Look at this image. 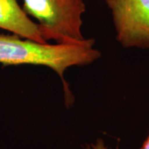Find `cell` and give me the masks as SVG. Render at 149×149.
Wrapping results in <instances>:
<instances>
[{
    "label": "cell",
    "mask_w": 149,
    "mask_h": 149,
    "mask_svg": "<svg viewBox=\"0 0 149 149\" xmlns=\"http://www.w3.org/2000/svg\"><path fill=\"white\" fill-rule=\"evenodd\" d=\"M22 38L15 34H0V63L3 65H46L64 80V73L68 67L89 65L100 56V52L93 47L95 41L91 39L80 44L52 45Z\"/></svg>",
    "instance_id": "6da1fadb"
},
{
    "label": "cell",
    "mask_w": 149,
    "mask_h": 149,
    "mask_svg": "<svg viewBox=\"0 0 149 149\" xmlns=\"http://www.w3.org/2000/svg\"><path fill=\"white\" fill-rule=\"evenodd\" d=\"M22 9L38 21L47 42L54 40L59 44H80L86 41L81 33L83 0H23Z\"/></svg>",
    "instance_id": "7a4b0ae2"
},
{
    "label": "cell",
    "mask_w": 149,
    "mask_h": 149,
    "mask_svg": "<svg viewBox=\"0 0 149 149\" xmlns=\"http://www.w3.org/2000/svg\"><path fill=\"white\" fill-rule=\"evenodd\" d=\"M118 42L126 48H149V0H105Z\"/></svg>",
    "instance_id": "3957f363"
},
{
    "label": "cell",
    "mask_w": 149,
    "mask_h": 149,
    "mask_svg": "<svg viewBox=\"0 0 149 149\" xmlns=\"http://www.w3.org/2000/svg\"><path fill=\"white\" fill-rule=\"evenodd\" d=\"M0 28L22 38L47 43L41 34L38 24L28 17L17 0H0Z\"/></svg>",
    "instance_id": "277c9868"
},
{
    "label": "cell",
    "mask_w": 149,
    "mask_h": 149,
    "mask_svg": "<svg viewBox=\"0 0 149 149\" xmlns=\"http://www.w3.org/2000/svg\"><path fill=\"white\" fill-rule=\"evenodd\" d=\"M86 149H109L104 143V140L101 139H99L96 140L95 143H91L87 146Z\"/></svg>",
    "instance_id": "5b68a950"
},
{
    "label": "cell",
    "mask_w": 149,
    "mask_h": 149,
    "mask_svg": "<svg viewBox=\"0 0 149 149\" xmlns=\"http://www.w3.org/2000/svg\"><path fill=\"white\" fill-rule=\"evenodd\" d=\"M139 149H149V134L148 136V138H147V139L144 141L143 144L142 145V147Z\"/></svg>",
    "instance_id": "8992f818"
}]
</instances>
